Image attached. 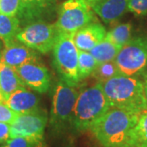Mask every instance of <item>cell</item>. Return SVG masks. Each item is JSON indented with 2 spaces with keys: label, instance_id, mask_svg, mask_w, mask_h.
Wrapping results in <instances>:
<instances>
[{
  "label": "cell",
  "instance_id": "6da1fadb",
  "mask_svg": "<svg viewBox=\"0 0 147 147\" xmlns=\"http://www.w3.org/2000/svg\"><path fill=\"white\" fill-rule=\"evenodd\" d=\"M142 112L110 107L89 130L103 147H127L131 131Z\"/></svg>",
  "mask_w": 147,
  "mask_h": 147
},
{
  "label": "cell",
  "instance_id": "7a4b0ae2",
  "mask_svg": "<svg viewBox=\"0 0 147 147\" xmlns=\"http://www.w3.org/2000/svg\"><path fill=\"white\" fill-rule=\"evenodd\" d=\"M101 84L110 107L141 112L147 109L142 79L119 74Z\"/></svg>",
  "mask_w": 147,
  "mask_h": 147
},
{
  "label": "cell",
  "instance_id": "3957f363",
  "mask_svg": "<svg viewBox=\"0 0 147 147\" xmlns=\"http://www.w3.org/2000/svg\"><path fill=\"white\" fill-rule=\"evenodd\" d=\"M110 108L102 84L96 83L79 92L76 100L71 127L75 131L89 130L93 123Z\"/></svg>",
  "mask_w": 147,
  "mask_h": 147
},
{
  "label": "cell",
  "instance_id": "277c9868",
  "mask_svg": "<svg viewBox=\"0 0 147 147\" xmlns=\"http://www.w3.org/2000/svg\"><path fill=\"white\" fill-rule=\"evenodd\" d=\"M74 35L59 33L53 46V64L61 81L71 87H76L80 82L78 73L79 49Z\"/></svg>",
  "mask_w": 147,
  "mask_h": 147
},
{
  "label": "cell",
  "instance_id": "5b68a950",
  "mask_svg": "<svg viewBox=\"0 0 147 147\" xmlns=\"http://www.w3.org/2000/svg\"><path fill=\"white\" fill-rule=\"evenodd\" d=\"M79 92L63 81L57 82L53 88V101L49 124L56 132L65 131L71 127L74 110Z\"/></svg>",
  "mask_w": 147,
  "mask_h": 147
},
{
  "label": "cell",
  "instance_id": "8992f818",
  "mask_svg": "<svg viewBox=\"0 0 147 147\" xmlns=\"http://www.w3.org/2000/svg\"><path fill=\"white\" fill-rule=\"evenodd\" d=\"M114 61L121 74H142L147 69V37L131 38L121 47Z\"/></svg>",
  "mask_w": 147,
  "mask_h": 147
},
{
  "label": "cell",
  "instance_id": "52a82bcc",
  "mask_svg": "<svg viewBox=\"0 0 147 147\" xmlns=\"http://www.w3.org/2000/svg\"><path fill=\"white\" fill-rule=\"evenodd\" d=\"M93 20L94 11L84 0H66L60 7L55 26L59 33L74 34Z\"/></svg>",
  "mask_w": 147,
  "mask_h": 147
},
{
  "label": "cell",
  "instance_id": "ba28073f",
  "mask_svg": "<svg viewBox=\"0 0 147 147\" xmlns=\"http://www.w3.org/2000/svg\"><path fill=\"white\" fill-rule=\"evenodd\" d=\"M58 34L55 24L35 21L21 28L16 39L38 53L45 54L53 50Z\"/></svg>",
  "mask_w": 147,
  "mask_h": 147
},
{
  "label": "cell",
  "instance_id": "9c48e42d",
  "mask_svg": "<svg viewBox=\"0 0 147 147\" xmlns=\"http://www.w3.org/2000/svg\"><path fill=\"white\" fill-rule=\"evenodd\" d=\"M48 118L46 111L39 110L16 116L10 124V138L26 137L36 147H43V136Z\"/></svg>",
  "mask_w": 147,
  "mask_h": 147
},
{
  "label": "cell",
  "instance_id": "30bf717a",
  "mask_svg": "<svg viewBox=\"0 0 147 147\" xmlns=\"http://www.w3.org/2000/svg\"><path fill=\"white\" fill-rule=\"evenodd\" d=\"M19 78L26 87L39 93L47 92L51 84L49 71L40 62H31L16 68Z\"/></svg>",
  "mask_w": 147,
  "mask_h": 147
},
{
  "label": "cell",
  "instance_id": "8fae6325",
  "mask_svg": "<svg viewBox=\"0 0 147 147\" xmlns=\"http://www.w3.org/2000/svg\"><path fill=\"white\" fill-rule=\"evenodd\" d=\"M38 52L17 40L4 46L0 53V61L12 68L31 62H39Z\"/></svg>",
  "mask_w": 147,
  "mask_h": 147
},
{
  "label": "cell",
  "instance_id": "7c38bea8",
  "mask_svg": "<svg viewBox=\"0 0 147 147\" xmlns=\"http://www.w3.org/2000/svg\"><path fill=\"white\" fill-rule=\"evenodd\" d=\"M40 99L34 92L21 87L16 90L6 100V104L16 114H27L39 110Z\"/></svg>",
  "mask_w": 147,
  "mask_h": 147
},
{
  "label": "cell",
  "instance_id": "4fadbf2b",
  "mask_svg": "<svg viewBox=\"0 0 147 147\" xmlns=\"http://www.w3.org/2000/svg\"><path fill=\"white\" fill-rule=\"evenodd\" d=\"M106 33L101 24L92 22L76 32L74 35V41L79 50L89 52L105 39Z\"/></svg>",
  "mask_w": 147,
  "mask_h": 147
},
{
  "label": "cell",
  "instance_id": "5bb4252c",
  "mask_svg": "<svg viewBox=\"0 0 147 147\" xmlns=\"http://www.w3.org/2000/svg\"><path fill=\"white\" fill-rule=\"evenodd\" d=\"M128 0H100L92 6V9L105 24L119 21L127 11Z\"/></svg>",
  "mask_w": 147,
  "mask_h": 147
},
{
  "label": "cell",
  "instance_id": "9a60e30c",
  "mask_svg": "<svg viewBox=\"0 0 147 147\" xmlns=\"http://www.w3.org/2000/svg\"><path fill=\"white\" fill-rule=\"evenodd\" d=\"M55 3V0H21L18 12L19 20L26 21H38Z\"/></svg>",
  "mask_w": 147,
  "mask_h": 147
},
{
  "label": "cell",
  "instance_id": "2e32d148",
  "mask_svg": "<svg viewBox=\"0 0 147 147\" xmlns=\"http://www.w3.org/2000/svg\"><path fill=\"white\" fill-rule=\"evenodd\" d=\"M21 87H26L16 73V69L0 61V92L7 100Z\"/></svg>",
  "mask_w": 147,
  "mask_h": 147
},
{
  "label": "cell",
  "instance_id": "e0dca14e",
  "mask_svg": "<svg viewBox=\"0 0 147 147\" xmlns=\"http://www.w3.org/2000/svg\"><path fill=\"white\" fill-rule=\"evenodd\" d=\"M21 21L16 16L0 13V40L4 46L16 41V36L21 30Z\"/></svg>",
  "mask_w": 147,
  "mask_h": 147
},
{
  "label": "cell",
  "instance_id": "ac0fdd59",
  "mask_svg": "<svg viewBox=\"0 0 147 147\" xmlns=\"http://www.w3.org/2000/svg\"><path fill=\"white\" fill-rule=\"evenodd\" d=\"M121 47L116 46L107 39H104L95 46L89 53L96 59L98 64L114 61Z\"/></svg>",
  "mask_w": 147,
  "mask_h": 147
},
{
  "label": "cell",
  "instance_id": "d6986e66",
  "mask_svg": "<svg viewBox=\"0 0 147 147\" xmlns=\"http://www.w3.org/2000/svg\"><path fill=\"white\" fill-rule=\"evenodd\" d=\"M147 141V109L142 113L131 131L127 147H142Z\"/></svg>",
  "mask_w": 147,
  "mask_h": 147
},
{
  "label": "cell",
  "instance_id": "ffe728a7",
  "mask_svg": "<svg viewBox=\"0 0 147 147\" xmlns=\"http://www.w3.org/2000/svg\"><path fill=\"white\" fill-rule=\"evenodd\" d=\"M131 30L132 26L130 23L120 24L107 32L105 38L116 46L122 47L131 38Z\"/></svg>",
  "mask_w": 147,
  "mask_h": 147
},
{
  "label": "cell",
  "instance_id": "44dd1931",
  "mask_svg": "<svg viewBox=\"0 0 147 147\" xmlns=\"http://www.w3.org/2000/svg\"><path fill=\"white\" fill-rule=\"evenodd\" d=\"M97 65L98 62L89 52L79 50L78 73L80 81L92 75Z\"/></svg>",
  "mask_w": 147,
  "mask_h": 147
},
{
  "label": "cell",
  "instance_id": "7402d4cb",
  "mask_svg": "<svg viewBox=\"0 0 147 147\" xmlns=\"http://www.w3.org/2000/svg\"><path fill=\"white\" fill-rule=\"evenodd\" d=\"M118 74L119 71L115 61H108L98 64L92 76L97 82L104 83Z\"/></svg>",
  "mask_w": 147,
  "mask_h": 147
},
{
  "label": "cell",
  "instance_id": "603a6c76",
  "mask_svg": "<svg viewBox=\"0 0 147 147\" xmlns=\"http://www.w3.org/2000/svg\"><path fill=\"white\" fill-rule=\"evenodd\" d=\"M21 7V0H0V13L16 16Z\"/></svg>",
  "mask_w": 147,
  "mask_h": 147
},
{
  "label": "cell",
  "instance_id": "cb8c5ba5",
  "mask_svg": "<svg viewBox=\"0 0 147 147\" xmlns=\"http://www.w3.org/2000/svg\"><path fill=\"white\" fill-rule=\"evenodd\" d=\"M127 11L136 16L147 15V0H128Z\"/></svg>",
  "mask_w": 147,
  "mask_h": 147
},
{
  "label": "cell",
  "instance_id": "d4e9b609",
  "mask_svg": "<svg viewBox=\"0 0 147 147\" xmlns=\"http://www.w3.org/2000/svg\"><path fill=\"white\" fill-rule=\"evenodd\" d=\"M17 115L18 114L10 109L6 101H0V122L11 124Z\"/></svg>",
  "mask_w": 147,
  "mask_h": 147
},
{
  "label": "cell",
  "instance_id": "484cf974",
  "mask_svg": "<svg viewBox=\"0 0 147 147\" xmlns=\"http://www.w3.org/2000/svg\"><path fill=\"white\" fill-rule=\"evenodd\" d=\"M1 147H36V146L26 137H16L9 138Z\"/></svg>",
  "mask_w": 147,
  "mask_h": 147
},
{
  "label": "cell",
  "instance_id": "4316f807",
  "mask_svg": "<svg viewBox=\"0 0 147 147\" xmlns=\"http://www.w3.org/2000/svg\"><path fill=\"white\" fill-rule=\"evenodd\" d=\"M10 138V124L0 122V143H4Z\"/></svg>",
  "mask_w": 147,
  "mask_h": 147
},
{
  "label": "cell",
  "instance_id": "83f0119b",
  "mask_svg": "<svg viewBox=\"0 0 147 147\" xmlns=\"http://www.w3.org/2000/svg\"><path fill=\"white\" fill-rule=\"evenodd\" d=\"M142 86H143V92H144V96L146 101L147 104V69L142 74Z\"/></svg>",
  "mask_w": 147,
  "mask_h": 147
},
{
  "label": "cell",
  "instance_id": "f1b7e54d",
  "mask_svg": "<svg viewBox=\"0 0 147 147\" xmlns=\"http://www.w3.org/2000/svg\"><path fill=\"white\" fill-rule=\"evenodd\" d=\"M84 1H85L90 7H92V6H93L94 4H96V3H98L100 0H84Z\"/></svg>",
  "mask_w": 147,
  "mask_h": 147
},
{
  "label": "cell",
  "instance_id": "f546056e",
  "mask_svg": "<svg viewBox=\"0 0 147 147\" xmlns=\"http://www.w3.org/2000/svg\"><path fill=\"white\" fill-rule=\"evenodd\" d=\"M142 147H147V141L144 143V145H143Z\"/></svg>",
  "mask_w": 147,
  "mask_h": 147
},
{
  "label": "cell",
  "instance_id": "4dcf8cb0",
  "mask_svg": "<svg viewBox=\"0 0 147 147\" xmlns=\"http://www.w3.org/2000/svg\"><path fill=\"white\" fill-rule=\"evenodd\" d=\"M0 53H1V51H0Z\"/></svg>",
  "mask_w": 147,
  "mask_h": 147
}]
</instances>
